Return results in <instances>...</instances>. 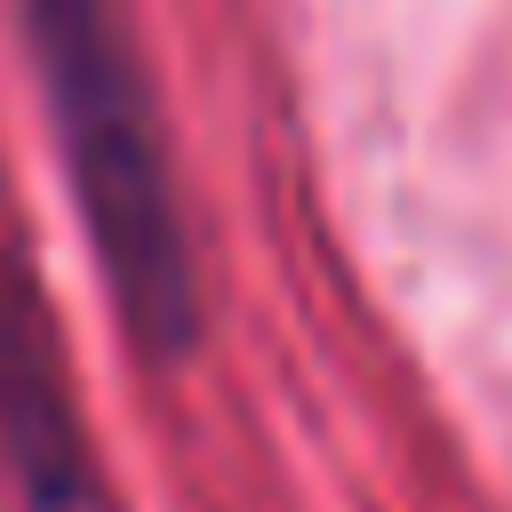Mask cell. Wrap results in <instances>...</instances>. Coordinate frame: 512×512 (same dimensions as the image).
I'll return each mask as SVG.
<instances>
[{
    "mask_svg": "<svg viewBox=\"0 0 512 512\" xmlns=\"http://www.w3.org/2000/svg\"><path fill=\"white\" fill-rule=\"evenodd\" d=\"M16 24L56 120V152H64L112 320L152 368H176L200 344V256L176 200V160L160 144V104L120 32V8L16 0Z\"/></svg>",
    "mask_w": 512,
    "mask_h": 512,
    "instance_id": "cell-1",
    "label": "cell"
},
{
    "mask_svg": "<svg viewBox=\"0 0 512 512\" xmlns=\"http://www.w3.org/2000/svg\"><path fill=\"white\" fill-rule=\"evenodd\" d=\"M0 464L24 512H120L72 392L56 312L8 232H0Z\"/></svg>",
    "mask_w": 512,
    "mask_h": 512,
    "instance_id": "cell-2",
    "label": "cell"
}]
</instances>
